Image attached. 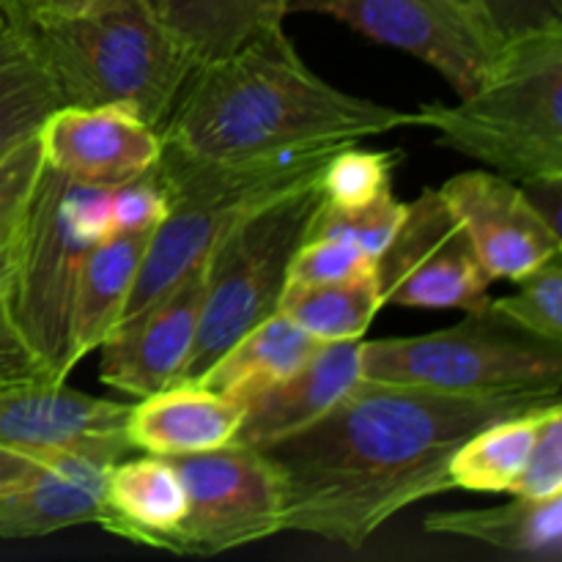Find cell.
<instances>
[{
    "label": "cell",
    "instance_id": "6da1fadb",
    "mask_svg": "<svg viewBox=\"0 0 562 562\" xmlns=\"http://www.w3.org/2000/svg\"><path fill=\"white\" fill-rule=\"evenodd\" d=\"M560 395L472 398L360 379L327 415L261 450L283 486V532L357 549L409 505L453 492L459 445L499 417L558 404Z\"/></svg>",
    "mask_w": 562,
    "mask_h": 562
},
{
    "label": "cell",
    "instance_id": "7a4b0ae2",
    "mask_svg": "<svg viewBox=\"0 0 562 562\" xmlns=\"http://www.w3.org/2000/svg\"><path fill=\"white\" fill-rule=\"evenodd\" d=\"M415 126V115L329 86L283 27L192 71L162 143L203 159H250Z\"/></svg>",
    "mask_w": 562,
    "mask_h": 562
},
{
    "label": "cell",
    "instance_id": "3957f363",
    "mask_svg": "<svg viewBox=\"0 0 562 562\" xmlns=\"http://www.w3.org/2000/svg\"><path fill=\"white\" fill-rule=\"evenodd\" d=\"M11 5L64 104H113L162 132L198 66L146 0H110L82 11L38 0Z\"/></svg>",
    "mask_w": 562,
    "mask_h": 562
},
{
    "label": "cell",
    "instance_id": "277c9868",
    "mask_svg": "<svg viewBox=\"0 0 562 562\" xmlns=\"http://www.w3.org/2000/svg\"><path fill=\"white\" fill-rule=\"evenodd\" d=\"M346 143H316L250 159H203L162 143L154 176L165 212L151 231L124 316L162 296L181 274L206 258L236 225L267 203L313 184Z\"/></svg>",
    "mask_w": 562,
    "mask_h": 562
},
{
    "label": "cell",
    "instance_id": "5b68a950",
    "mask_svg": "<svg viewBox=\"0 0 562 562\" xmlns=\"http://www.w3.org/2000/svg\"><path fill=\"white\" fill-rule=\"evenodd\" d=\"M415 126L519 184L562 181V31L508 44L499 69L459 104L426 102Z\"/></svg>",
    "mask_w": 562,
    "mask_h": 562
},
{
    "label": "cell",
    "instance_id": "8992f818",
    "mask_svg": "<svg viewBox=\"0 0 562 562\" xmlns=\"http://www.w3.org/2000/svg\"><path fill=\"white\" fill-rule=\"evenodd\" d=\"M110 234V187L71 181L42 168L11 236L5 296L11 316L64 384L71 366V313L88 250Z\"/></svg>",
    "mask_w": 562,
    "mask_h": 562
},
{
    "label": "cell",
    "instance_id": "52a82bcc",
    "mask_svg": "<svg viewBox=\"0 0 562 562\" xmlns=\"http://www.w3.org/2000/svg\"><path fill=\"white\" fill-rule=\"evenodd\" d=\"M362 379L412 384L472 398L560 395L562 346L547 344L486 311L415 338L362 340Z\"/></svg>",
    "mask_w": 562,
    "mask_h": 562
},
{
    "label": "cell",
    "instance_id": "ba28073f",
    "mask_svg": "<svg viewBox=\"0 0 562 562\" xmlns=\"http://www.w3.org/2000/svg\"><path fill=\"white\" fill-rule=\"evenodd\" d=\"M322 201L316 179L258 209L209 252L195 344L173 384L198 382L247 329L280 311L291 258L311 234Z\"/></svg>",
    "mask_w": 562,
    "mask_h": 562
},
{
    "label": "cell",
    "instance_id": "9c48e42d",
    "mask_svg": "<svg viewBox=\"0 0 562 562\" xmlns=\"http://www.w3.org/2000/svg\"><path fill=\"white\" fill-rule=\"evenodd\" d=\"M187 494V514L165 552L223 554L283 532V486L258 448L223 445L168 459Z\"/></svg>",
    "mask_w": 562,
    "mask_h": 562
},
{
    "label": "cell",
    "instance_id": "30bf717a",
    "mask_svg": "<svg viewBox=\"0 0 562 562\" xmlns=\"http://www.w3.org/2000/svg\"><path fill=\"white\" fill-rule=\"evenodd\" d=\"M291 11L333 16L371 42L415 55L459 97L477 91L508 49L459 0H294Z\"/></svg>",
    "mask_w": 562,
    "mask_h": 562
},
{
    "label": "cell",
    "instance_id": "8fae6325",
    "mask_svg": "<svg viewBox=\"0 0 562 562\" xmlns=\"http://www.w3.org/2000/svg\"><path fill=\"white\" fill-rule=\"evenodd\" d=\"M376 280L384 305L467 313L492 300L494 283L464 225L431 187L406 203L398 231L376 258Z\"/></svg>",
    "mask_w": 562,
    "mask_h": 562
},
{
    "label": "cell",
    "instance_id": "7c38bea8",
    "mask_svg": "<svg viewBox=\"0 0 562 562\" xmlns=\"http://www.w3.org/2000/svg\"><path fill=\"white\" fill-rule=\"evenodd\" d=\"M206 263L209 256L192 263L162 296L115 324L99 346V382L146 398L179 379L201 322Z\"/></svg>",
    "mask_w": 562,
    "mask_h": 562
},
{
    "label": "cell",
    "instance_id": "4fadbf2b",
    "mask_svg": "<svg viewBox=\"0 0 562 562\" xmlns=\"http://www.w3.org/2000/svg\"><path fill=\"white\" fill-rule=\"evenodd\" d=\"M492 280H519L562 252V234L516 181L467 170L439 187Z\"/></svg>",
    "mask_w": 562,
    "mask_h": 562
},
{
    "label": "cell",
    "instance_id": "5bb4252c",
    "mask_svg": "<svg viewBox=\"0 0 562 562\" xmlns=\"http://www.w3.org/2000/svg\"><path fill=\"white\" fill-rule=\"evenodd\" d=\"M44 168L93 187H119L157 165L162 135L113 104H64L38 130Z\"/></svg>",
    "mask_w": 562,
    "mask_h": 562
},
{
    "label": "cell",
    "instance_id": "9a60e30c",
    "mask_svg": "<svg viewBox=\"0 0 562 562\" xmlns=\"http://www.w3.org/2000/svg\"><path fill=\"white\" fill-rule=\"evenodd\" d=\"M130 404L77 393L64 384L0 387V448L44 456L71 448H126Z\"/></svg>",
    "mask_w": 562,
    "mask_h": 562
},
{
    "label": "cell",
    "instance_id": "2e32d148",
    "mask_svg": "<svg viewBox=\"0 0 562 562\" xmlns=\"http://www.w3.org/2000/svg\"><path fill=\"white\" fill-rule=\"evenodd\" d=\"M130 453L135 450L71 448L44 456V467L25 486L0 494V538L25 541L99 525L110 470Z\"/></svg>",
    "mask_w": 562,
    "mask_h": 562
},
{
    "label": "cell",
    "instance_id": "e0dca14e",
    "mask_svg": "<svg viewBox=\"0 0 562 562\" xmlns=\"http://www.w3.org/2000/svg\"><path fill=\"white\" fill-rule=\"evenodd\" d=\"M360 340L322 344L296 371L241 401L245 415L236 428V445L263 448L291 437L327 415L362 379Z\"/></svg>",
    "mask_w": 562,
    "mask_h": 562
},
{
    "label": "cell",
    "instance_id": "ac0fdd59",
    "mask_svg": "<svg viewBox=\"0 0 562 562\" xmlns=\"http://www.w3.org/2000/svg\"><path fill=\"white\" fill-rule=\"evenodd\" d=\"M241 415L239 401L203 384H168L130 406L124 431L135 453L173 459L231 445Z\"/></svg>",
    "mask_w": 562,
    "mask_h": 562
},
{
    "label": "cell",
    "instance_id": "d6986e66",
    "mask_svg": "<svg viewBox=\"0 0 562 562\" xmlns=\"http://www.w3.org/2000/svg\"><path fill=\"white\" fill-rule=\"evenodd\" d=\"M187 514V494L179 472L162 456L143 453L115 461L104 486L99 527L124 541L162 549Z\"/></svg>",
    "mask_w": 562,
    "mask_h": 562
},
{
    "label": "cell",
    "instance_id": "ffe728a7",
    "mask_svg": "<svg viewBox=\"0 0 562 562\" xmlns=\"http://www.w3.org/2000/svg\"><path fill=\"white\" fill-rule=\"evenodd\" d=\"M151 231L137 234H104L88 250L71 313V366H80L93 349L104 344L135 289Z\"/></svg>",
    "mask_w": 562,
    "mask_h": 562
},
{
    "label": "cell",
    "instance_id": "44dd1931",
    "mask_svg": "<svg viewBox=\"0 0 562 562\" xmlns=\"http://www.w3.org/2000/svg\"><path fill=\"white\" fill-rule=\"evenodd\" d=\"M497 508L437 510L423 527L434 536H456L486 543L521 558L558 562L562 558V494L554 497H521Z\"/></svg>",
    "mask_w": 562,
    "mask_h": 562
},
{
    "label": "cell",
    "instance_id": "7402d4cb",
    "mask_svg": "<svg viewBox=\"0 0 562 562\" xmlns=\"http://www.w3.org/2000/svg\"><path fill=\"white\" fill-rule=\"evenodd\" d=\"M195 66L225 58L261 33L283 27L294 0H146Z\"/></svg>",
    "mask_w": 562,
    "mask_h": 562
},
{
    "label": "cell",
    "instance_id": "603a6c76",
    "mask_svg": "<svg viewBox=\"0 0 562 562\" xmlns=\"http://www.w3.org/2000/svg\"><path fill=\"white\" fill-rule=\"evenodd\" d=\"M64 108L58 86L22 31L11 0H0V157L33 140Z\"/></svg>",
    "mask_w": 562,
    "mask_h": 562
},
{
    "label": "cell",
    "instance_id": "cb8c5ba5",
    "mask_svg": "<svg viewBox=\"0 0 562 562\" xmlns=\"http://www.w3.org/2000/svg\"><path fill=\"white\" fill-rule=\"evenodd\" d=\"M318 346H322V340L307 335L305 329L296 327L289 316L278 311L252 329H247L234 346H228L212 362V368L198 379V384L236 398L241 404L256 390L296 371Z\"/></svg>",
    "mask_w": 562,
    "mask_h": 562
},
{
    "label": "cell",
    "instance_id": "d4e9b609",
    "mask_svg": "<svg viewBox=\"0 0 562 562\" xmlns=\"http://www.w3.org/2000/svg\"><path fill=\"white\" fill-rule=\"evenodd\" d=\"M382 307L376 269L338 283H289L280 300V313L322 344L366 338Z\"/></svg>",
    "mask_w": 562,
    "mask_h": 562
},
{
    "label": "cell",
    "instance_id": "484cf974",
    "mask_svg": "<svg viewBox=\"0 0 562 562\" xmlns=\"http://www.w3.org/2000/svg\"><path fill=\"white\" fill-rule=\"evenodd\" d=\"M558 404L499 417L464 439L448 464L450 486L467 492H510L525 470L543 415Z\"/></svg>",
    "mask_w": 562,
    "mask_h": 562
},
{
    "label": "cell",
    "instance_id": "4316f807",
    "mask_svg": "<svg viewBox=\"0 0 562 562\" xmlns=\"http://www.w3.org/2000/svg\"><path fill=\"white\" fill-rule=\"evenodd\" d=\"M516 285L514 294L488 300L486 311L532 338L562 346V252L516 280Z\"/></svg>",
    "mask_w": 562,
    "mask_h": 562
},
{
    "label": "cell",
    "instance_id": "83f0119b",
    "mask_svg": "<svg viewBox=\"0 0 562 562\" xmlns=\"http://www.w3.org/2000/svg\"><path fill=\"white\" fill-rule=\"evenodd\" d=\"M398 151H366L355 143L333 154L318 176V187L329 206L351 209L376 201L393 192V173L398 168Z\"/></svg>",
    "mask_w": 562,
    "mask_h": 562
},
{
    "label": "cell",
    "instance_id": "f1b7e54d",
    "mask_svg": "<svg viewBox=\"0 0 562 562\" xmlns=\"http://www.w3.org/2000/svg\"><path fill=\"white\" fill-rule=\"evenodd\" d=\"M404 212L406 203L395 201L393 192H384L376 201L351 209L329 206L327 201H322L307 236H338V239H349L376 261L384 247L390 245V239L395 236V231H398Z\"/></svg>",
    "mask_w": 562,
    "mask_h": 562
},
{
    "label": "cell",
    "instance_id": "f546056e",
    "mask_svg": "<svg viewBox=\"0 0 562 562\" xmlns=\"http://www.w3.org/2000/svg\"><path fill=\"white\" fill-rule=\"evenodd\" d=\"M483 27L508 44L562 31V0H459Z\"/></svg>",
    "mask_w": 562,
    "mask_h": 562
},
{
    "label": "cell",
    "instance_id": "4dcf8cb0",
    "mask_svg": "<svg viewBox=\"0 0 562 562\" xmlns=\"http://www.w3.org/2000/svg\"><path fill=\"white\" fill-rule=\"evenodd\" d=\"M376 261L349 239L307 236L291 258L289 283H338L373 272Z\"/></svg>",
    "mask_w": 562,
    "mask_h": 562
},
{
    "label": "cell",
    "instance_id": "1f68e13d",
    "mask_svg": "<svg viewBox=\"0 0 562 562\" xmlns=\"http://www.w3.org/2000/svg\"><path fill=\"white\" fill-rule=\"evenodd\" d=\"M508 494H521V497L562 494V404L543 415L525 470Z\"/></svg>",
    "mask_w": 562,
    "mask_h": 562
},
{
    "label": "cell",
    "instance_id": "d6a6232c",
    "mask_svg": "<svg viewBox=\"0 0 562 562\" xmlns=\"http://www.w3.org/2000/svg\"><path fill=\"white\" fill-rule=\"evenodd\" d=\"M44 159L38 137L22 143L14 151L0 157V239H11L31 192L42 176Z\"/></svg>",
    "mask_w": 562,
    "mask_h": 562
},
{
    "label": "cell",
    "instance_id": "836d02e7",
    "mask_svg": "<svg viewBox=\"0 0 562 562\" xmlns=\"http://www.w3.org/2000/svg\"><path fill=\"white\" fill-rule=\"evenodd\" d=\"M165 198L154 168L137 179L110 187V234L154 231L162 220Z\"/></svg>",
    "mask_w": 562,
    "mask_h": 562
},
{
    "label": "cell",
    "instance_id": "e575fe53",
    "mask_svg": "<svg viewBox=\"0 0 562 562\" xmlns=\"http://www.w3.org/2000/svg\"><path fill=\"white\" fill-rule=\"evenodd\" d=\"M49 379L47 366L33 351L22 329L11 316L9 296H5V274L0 278V387H16V384H38Z\"/></svg>",
    "mask_w": 562,
    "mask_h": 562
},
{
    "label": "cell",
    "instance_id": "d590c367",
    "mask_svg": "<svg viewBox=\"0 0 562 562\" xmlns=\"http://www.w3.org/2000/svg\"><path fill=\"white\" fill-rule=\"evenodd\" d=\"M42 467L44 461L36 459V456L20 453V450L11 448H0V494L25 486Z\"/></svg>",
    "mask_w": 562,
    "mask_h": 562
},
{
    "label": "cell",
    "instance_id": "8d00e7d4",
    "mask_svg": "<svg viewBox=\"0 0 562 562\" xmlns=\"http://www.w3.org/2000/svg\"><path fill=\"white\" fill-rule=\"evenodd\" d=\"M44 5H53V9H64V11H82V9H93V5L110 3V0H38Z\"/></svg>",
    "mask_w": 562,
    "mask_h": 562
},
{
    "label": "cell",
    "instance_id": "74e56055",
    "mask_svg": "<svg viewBox=\"0 0 562 562\" xmlns=\"http://www.w3.org/2000/svg\"><path fill=\"white\" fill-rule=\"evenodd\" d=\"M9 256H11V239H0V278H3L5 269H9Z\"/></svg>",
    "mask_w": 562,
    "mask_h": 562
}]
</instances>
